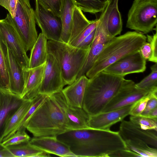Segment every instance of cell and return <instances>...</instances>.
<instances>
[{"label":"cell","instance_id":"obj_1","mask_svg":"<svg viewBox=\"0 0 157 157\" xmlns=\"http://www.w3.org/2000/svg\"><path fill=\"white\" fill-rule=\"evenodd\" d=\"M77 157H111L125 144L118 132L89 128L68 130L56 136Z\"/></svg>","mask_w":157,"mask_h":157},{"label":"cell","instance_id":"obj_2","mask_svg":"<svg viewBox=\"0 0 157 157\" xmlns=\"http://www.w3.org/2000/svg\"><path fill=\"white\" fill-rule=\"evenodd\" d=\"M124 77L103 71L89 78L82 108L89 116L102 112L122 86Z\"/></svg>","mask_w":157,"mask_h":157},{"label":"cell","instance_id":"obj_3","mask_svg":"<svg viewBox=\"0 0 157 157\" xmlns=\"http://www.w3.org/2000/svg\"><path fill=\"white\" fill-rule=\"evenodd\" d=\"M25 126L34 137L56 136L69 130L63 112L52 95L47 97Z\"/></svg>","mask_w":157,"mask_h":157},{"label":"cell","instance_id":"obj_4","mask_svg":"<svg viewBox=\"0 0 157 157\" xmlns=\"http://www.w3.org/2000/svg\"><path fill=\"white\" fill-rule=\"evenodd\" d=\"M146 40V36L136 31H128L114 37L105 45L86 76L91 78L121 58L139 51Z\"/></svg>","mask_w":157,"mask_h":157},{"label":"cell","instance_id":"obj_5","mask_svg":"<svg viewBox=\"0 0 157 157\" xmlns=\"http://www.w3.org/2000/svg\"><path fill=\"white\" fill-rule=\"evenodd\" d=\"M89 49L74 47L59 41L48 40L47 42L48 53L56 59L66 85L71 84L76 79Z\"/></svg>","mask_w":157,"mask_h":157},{"label":"cell","instance_id":"obj_6","mask_svg":"<svg viewBox=\"0 0 157 157\" xmlns=\"http://www.w3.org/2000/svg\"><path fill=\"white\" fill-rule=\"evenodd\" d=\"M157 132L142 129L130 121L123 120L118 131L128 149L142 157H157Z\"/></svg>","mask_w":157,"mask_h":157},{"label":"cell","instance_id":"obj_7","mask_svg":"<svg viewBox=\"0 0 157 157\" xmlns=\"http://www.w3.org/2000/svg\"><path fill=\"white\" fill-rule=\"evenodd\" d=\"M157 0H134L128 14L126 27L147 34L157 25Z\"/></svg>","mask_w":157,"mask_h":157},{"label":"cell","instance_id":"obj_8","mask_svg":"<svg viewBox=\"0 0 157 157\" xmlns=\"http://www.w3.org/2000/svg\"><path fill=\"white\" fill-rule=\"evenodd\" d=\"M12 20L25 51L27 52L31 50L38 35L35 11L31 6L30 0H18L15 14Z\"/></svg>","mask_w":157,"mask_h":157},{"label":"cell","instance_id":"obj_9","mask_svg":"<svg viewBox=\"0 0 157 157\" xmlns=\"http://www.w3.org/2000/svg\"><path fill=\"white\" fill-rule=\"evenodd\" d=\"M111 3V2L108 4L105 10L101 12L99 18L94 38L83 65L77 75V79L86 75L92 67L106 44L115 37L109 33L107 27V19Z\"/></svg>","mask_w":157,"mask_h":157},{"label":"cell","instance_id":"obj_10","mask_svg":"<svg viewBox=\"0 0 157 157\" xmlns=\"http://www.w3.org/2000/svg\"><path fill=\"white\" fill-rule=\"evenodd\" d=\"M0 37L23 68H28L29 58L9 13L0 20Z\"/></svg>","mask_w":157,"mask_h":157},{"label":"cell","instance_id":"obj_11","mask_svg":"<svg viewBox=\"0 0 157 157\" xmlns=\"http://www.w3.org/2000/svg\"><path fill=\"white\" fill-rule=\"evenodd\" d=\"M66 85L56 59L51 54L48 53L39 94L53 95L61 92Z\"/></svg>","mask_w":157,"mask_h":157},{"label":"cell","instance_id":"obj_12","mask_svg":"<svg viewBox=\"0 0 157 157\" xmlns=\"http://www.w3.org/2000/svg\"><path fill=\"white\" fill-rule=\"evenodd\" d=\"M131 80L125 79L121 88L105 106L102 112L117 109L132 104L149 92L137 87Z\"/></svg>","mask_w":157,"mask_h":157},{"label":"cell","instance_id":"obj_13","mask_svg":"<svg viewBox=\"0 0 157 157\" xmlns=\"http://www.w3.org/2000/svg\"><path fill=\"white\" fill-rule=\"evenodd\" d=\"M35 2L36 23L48 40L59 41L62 25L60 17L43 8Z\"/></svg>","mask_w":157,"mask_h":157},{"label":"cell","instance_id":"obj_14","mask_svg":"<svg viewBox=\"0 0 157 157\" xmlns=\"http://www.w3.org/2000/svg\"><path fill=\"white\" fill-rule=\"evenodd\" d=\"M146 69V60L139 50L121 58L103 71L124 77L130 74L143 72Z\"/></svg>","mask_w":157,"mask_h":157},{"label":"cell","instance_id":"obj_15","mask_svg":"<svg viewBox=\"0 0 157 157\" xmlns=\"http://www.w3.org/2000/svg\"><path fill=\"white\" fill-rule=\"evenodd\" d=\"M52 95L63 112L69 130L90 128L88 125L89 115L82 108L69 105L62 91Z\"/></svg>","mask_w":157,"mask_h":157},{"label":"cell","instance_id":"obj_16","mask_svg":"<svg viewBox=\"0 0 157 157\" xmlns=\"http://www.w3.org/2000/svg\"><path fill=\"white\" fill-rule=\"evenodd\" d=\"M133 104L112 111L89 116L88 126L94 129L110 130L112 125L121 121L129 115Z\"/></svg>","mask_w":157,"mask_h":157},{"label":"cell","instance_id":"obj_17","mask_svg":"<svg viewBox=\"0 0 157 157\" xmlns=\"http://www.w3.org/2000/svg\"><path fill=\"white\" fill-rule=\"evenodd\" d=\"M24 101L20 95L0 87V143L2 141L7 120Z\"/></svg>","mask_w":157,"mask_h":157},{"label":"cell","instance_id":"obj_18","mask_svg":"<svg viewBox=\"0 0 157 157\" xmlns=\"http://www.w3.org/2000/svg\"><path fill=\"white\" fill-rule=\"evenodd\" d=\"M6 46L9 90L11 92L20 96L24 86V68L19 63L9 48Z\"/></svg>","mask_w":157,"mask_h":157},{"label":"cell","instance_id":"obj_19","mask_svg":"<svg viewBox=\"0 0 157 157\" xmlns=\"http://www.w3.org/2000/svg\"><path fill=\"white\" fill-rule=\"evenodd\" d=\"M45 64L33 68H24V86L20 96L22 99L32 100L39 94Z\"/></svg>","mask_w":157,"mask_h":157},{"label":"cell","instance_id":"obj_20","mask_svg":"<svg viewBox=\"0 0 157 157\" xmlns=\"http://www.w3.org/2000/svg\"><path fill=\"white\" fill-rule=\"evenodd\" d=\"M29 141L32 145L50 154L61 157H76L68 147L55 136L34 137Z\"/></svg>","mask_w":157,"mask_h":157},{"label":"cell","instance_id":"obj_21","mask_svg":"<svg viewBox=\"0 0 157 157\" xmlns=\"http://www.w3.org/2000/svg\"><path fill=\"white\" fill-rule=\"evenodd\" d=\"M89 80V78L85 75H82L63 89L62 92L69 105L82 108L85 90Z\"/></svg>","mask_w":157,"mask_h":157},{"label":"cell","instance_id":"obj_22","mask_svg":"<svg viewBox=\"0 0 157 157\" xmlns=\"http://www.w3.org/2000/svg\"><path fill=\"white\" fill-rule=\"evenodd\" d=\"M77 4L74 0H61L60 17L62 25L60 41L68 43L71 36L74 8Z\"/></svg>","mask_w":157,"mask_h":157},{"label":"cell","instance_id":"obj_23","mask_svg":"<svg viewBox=\"0 0 157 157\" xmlns=\"http://www.w3.org/2000/svg\"><path fill=\"white\" fill-rule=\"evenodd\" d=\"M47 39L42 33L31 50L28 68H33L45 63L47 58Z\"/></svg>","mask_w":157,"mask_h":157},{"label":"cell","instance_id":"obj_24","mask_svg":"<svg viewBox=\"0 0 157 157\" xmlns=\"http://www.w3.org/2000/svg\"><path fill=\"white\" fill-rule=\"evenodd\" d=\"M32 100H24L21 105L8 118L5 125L2 141L11 135L30 108Z\"/></svg>","mask_w":157,"mask_h":157},{"label":"cell","instance_id":"obj_25","mask_svg":"<svg viewBox=\"0 0 157 157\" xmlns=\"http://www.w3.org/2000/svg\"><path fill=\"white\" fill-rule=\"evenodd\" d=\"M118 0H114L111 4L108 15L107 27L109 33L113 36L121 34L122 29V23L120 13L119 10Z\"/></svg>","mask_w":157,"mask_h":157},{"label":"cell","instance_id":"obj_26","mask_svg":"<svg viewBox=\"0 0 157 157\" xmlns=\"http://www.w3.org/2000/svg\"><path fill=\"white\" fill-rule=\"evenodd\" d=\"M13 157H34L44 151L31 144L29 141L7 147Z\"/></svg>","mask_w":157,"mask_h":157},{"label":"cell","instance_id":"obj_27","mask_svg":"<svg viewBox=\"0 0 157 157\" xmlns=\"http://www.w3.org/2000/svg\"><path fill=\"white\" fill-rule=\"evenodd\" d=\"M82 12L95 14L102 12L109 3L105 0H74Z\"/></svg>","mask_w":157,"mask_h":157},{"label":"cell","instance_id":"obj_28","mask_svg":"<svg viewBox=\"0 0 157 157\" xmlns=\"http://www.w3.org/2000/svg\"><path fill=\"white\" fill-rule=\"evenodd\" d=\"M6 46L0 37V87L9 90V80L6 62Z\"/></svg>","mask_w":157,"mask_h":157},{"label":"cell","instance_id":"obj_29","mask_svg":"<svg viewBox=\"0 0 157 157\" xmlns=\"http://www.w3.org/2000/svg\"><path fill=\"white\" fill-rule=\"evenodd\" d=\"M48 96L46 94H40L33 99L30 108L11 135L18 129L22 128L26 129L25 126L28 120Z\"/></svg>","mask_w":157,"mask_h":157},{"label":"cell","instance_id":"obj_30","mask_svg":"<svg viewBox=\"0 0 157 157\" xmlns=\"http://www.w3.org/2000/svg\"><path fill=\"white\" fill-rule=\"evenodd\" d=\"M151 73L139 83L136 84L138 87L148 92L157 89V63L151 66Z\"/></svg>","mask_w":157,"mask_h":157},{"label":"cell","instance_id":"obj_31","mask_svg":"<svg viewBox=\"0 0 157 157\" xmlns=\"http://www.w3.org/2000/svg\"><path fill=\"white\" fill-rule=\"evenodd\" d=\"M129 121L142 129H154L157 131V118H153L141 115H130Z\"/></svg>","mask_w":157,"mask_h":157},{"label":"cell","instance_id":"obj_32","mask_svg":"<svg viewBox=\"0 0 157 157\" xmlns=\"http://www.w3.org/2000/svg\"><path fill=\"white\" fill-rule=\"evenodd\" d=\"M26 129L22 128L18 130L7 138L3 140L2 142V144L7 147L29 141L31 138L26 133Z\"/></svg>","mask_w":157,"mask_h":157},{"label":"cell","instance_id":"obj_33","mask_svg":"<svg viewBox=\"0 0 157 157\" xmlns=\"http://www.w3.org/2000/svg\"><path fill=\"white\" fill-rule=\"evenodd\" d=\"M153 97H157V89L149 92L147 95L133 103L129 115L134 116L140 115L145 108L148 101Z\"/></svg>","mask_w":157,"mask_h":157},{"label":"cell","instance_id":"obj_34","mask_svg":"<svg viewBox=\"0 0 157 157\" xmlns=\"http://www.w3.org/2000/svg\"><path fill=\"white\" fill-rule=\"evenodd\" d=\"M99 18L91 21L90 23L68 44L73 47H77L82 41L96 27Z\"/></svg>","mask_w":157,"mask_h":157},{"label":"cell","instance_id":"obj_35","mask_svg":"<svg viewBox=\"0 0 157 157\" xmlns=\"http://www.w3.org/2000/svg\"><path fill=\"white\" fill-rule=\"evenodd\" d=\"M45 10L60 17L61 0H35Z\"/></svg>","mask_w":157,"mask_h":157},{"label":"cell","instance_id":"obj_36","mask_svg":"<svg viewBox=\"0 0 157 157\" xmlns=\"http://www.w3.org/2000/svg\"><path fill=\"white\" fill-rule=\"evenodd\" d=\"M155 33L153 35H147V40L151 45L152 53L151 58L149 61L157 63V25L156 26Z\"/></svg>","mask_w":157,"mask_h":157},{"label":"cell","instance_id":"obj_37","mask_svg":"<svg viewBox=\"0 0 157 157\" xmlns=\"http://www.w3.org/2000/svg\"><path fill=\"white\" fill-rule=\"evenodd\" d=\"M18 0H0V5L9 11L12 18L14 16Z\"/></svg>","mask_w":157,"mask_h":157},{"label":"cell","instance_id":"obj_38","mask_svg":"<svg viewBox=\"0 0 157 157\" xmlns=\"http://www.w3.org/2000/svg\"><path fill=\"white\" fill-rule=\"evenodd\" d=\"M157 107V97H153L148 101L146 107L140 115L148 117V114L154 108Z\"/></svg>","mask_w":157,"mask_h":157},{"label":"cell","instance_id":"obj_39","mask_svg":"<svg viewBox=\"0 0 157 157\" xmlns=\"http://www.w3.org/2000/svg\"><path fill=\"white\" fill-rule=\"evenodd\" d=\"M139 51L144 59L149 61L151 58L152 53L150 44L146 42L141 46Z\"/></svg>","mask_w":157,"mask_h":157},{"label":"cell","instance_id":"obj_40","mask_svg":"<svg viewBox=\"0 0 157 157\" xmlns=\"http://www.w3.org/2000/svg\"><path fill=\"white\" fill-rule=\"evenodd\" d=\"M96 28V27L82 41L77 48L82 49L90 48L94 37Z\"/></svg>","mask_w":157,"mask_h":157},{"label":"cell","instance_id":"obj_41","mask_svg":"<svg viewBox=\"0 0 157 157\" xmlns=\"http://www.w3.org/2000/svg\"><path fill=\"white\" fill-rule=\"evenodd\" d=\"M111 157H141L137 153L129 149L119 151L113 154Z\"/></svg>","mask_w":157,"mask_h":157},{"label":"cell","instance_id":"obj_42","mask_svg":"<svg viewBox=\"0 0 157 157\" xmlns=\"http://www.w3.org/2000/svg\"><path fill=\"white\" fill-rule=\"evenodd\" d=\"M0 157H13L7 148L0 143Z\"/></svg>","mask_w":157,"mask_h":157},{"label":"cell","instance_id":"obj_43","mask_svg":"<svg viewBox=\"0 0 157 157\" xmlns=\"http://www.w3.org/2000/svg\"><path fill=\"white\" fill-rule=\"evenodd\" d=\"M148 117L153 118H157V107L151 111Z\"/></svg>","mask_w":157,"mask_h":157},{"label":"cell","instance_id":"obj_44","mask_svg":"<svg viewBox=\"0 0 157 157\" xmlns=\"http://www.w3.org/2000/svg\"><path fill=\"white\" fill-rule=\"evenodd\" d=\"M105 1L109 2H112V0H105Z\"/></svg>","mask_w":157,"mask_h":157}]
</instances>
